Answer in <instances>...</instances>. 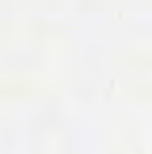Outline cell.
Instances as JSON below:
<instances>
[]
</instances>
